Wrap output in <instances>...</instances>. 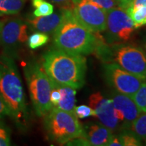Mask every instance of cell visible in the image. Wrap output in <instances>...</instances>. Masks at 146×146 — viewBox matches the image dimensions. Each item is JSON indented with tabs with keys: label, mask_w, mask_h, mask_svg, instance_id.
<instances>
[{
	"label": "cell",
	"mask_w": 146,
	"mask_h": 146,
	"mask_svg": "<svg viewBox=\"0 0 146 146\" xmlns=\"http://www.w3.org/2000/svg\"><path fill=\"white\" fill-rule=\"evenodd\" d=\"M43 70L53 83L81 89L85 83L87 60L82 55L54 47L43 55Z\"/></svg>",
	"instance_id": "1"
},
{
	"label": "cell",
	"mask_w": 146,
	"mask_h": 146,
	"mask_svg": "<svg viewBox=\"0 0 146 146\" xmlns=\"http://www.w3.org/2000/svg\"><path fill=\"white\" fill-rule=\"evenodd\" d=\"M0 97L8 108L10 116L23 128L29 122L25 91L14 58L0 56Z\"/></svg>",
	"instance_id": "2"
},
{
	"label": "cell",
	"mask_w": 146,
	"mask_h": 146,
	"mask_svg": "<svg viewBox=\"0 0 146 146\" xmlns=\"http://www.w3.org/2000/svg\"><path fill=\"white\" fill-rule=\"evenodd\" d=\"M101 39V36L78 23L70 9H67L64 19L53 34L56 48L82 56L96 52Z\"/></svg>",
	"instance_id": "3"
},
{
	"label": "cell",
	"mask_w": 146,
	"mask_h": 146,
	"mask_svg": "<svg viewBox=\"0 0 146 146\" xmlns=\"http://www.w3.org/2000/svg\"><path fill=\"white\" fill-rule=\"evenodd\" d=\"M24 73L36 114L39 117L45 116L53 108L50 101L51 80L35 62L27 63L24 66Z\"/></svg>",
	"instance_id": "4"
},
{
	"label": "cell",
	"mask_w": 146,
	"mask_h": 146,
	"mask_svg": "<svg viewBox=\"0 0 146 146\" xmlns=\"http://www.w3.org/2000/svg\"><path fill=\"white\" fill-rule=\"evenodd\" d=\"M45 116V129L51 141L67 144L74 139L83 137V127L74 113L53 107Z\"/></svg>",
	"instance_id": "5"
},
{
	"label": "cell",
	"mask_w": 146,
	"mask_h": 146,
	"mask_svg": "<svg viewBox=\"0 0 146 146\" xmlns=\"http://www.w3.org/2000/svg\"><path fill=\"white\" fill-rule=\"evenodd\" d=\"M28 25L20 18L0 20V45L3 54L16 58L20 48L28 40Z\"/></svg>",
	"instance_id": "6"
},
{
	"label": "cell",
	"mask_w": 146,
	"mask_h": 146,
	"mask_svg": "<svg viewBox=\"0 0 146 146\" xmlns=\"http://www.w3.org/2000/svg\"><path fill=\"white\" fill-rule=\"evenodd\" d=\"M135 27L125 9L118 6L107 11L106 41L110 45L123 44L131 39Z\"/></svg>",
	"instance_id": "7"
},
{
	"label": "cell",
	"mask_w": 146,
	"mask_h": 146,
	"mask_svg": "<svg viewBox=\"0 0 146 146\" xmlns=\"http://www.w3.org/2000/svg\"><path fill=\"white\" fill-rule=\"evenodd\" d=\"M111 58L127 72L146 80V52L131 45H113Z\"/></svg>",
	"instance_id": "8"
},
{
	"label": "cell",
	"mask_w": 146,
	"mask_h": 146,
	"mask_svg": "<svg viewBox=\"0 0 146 146\" xmlns=\"http://www.w3.org/2000/svg\"><path fill=\"white\" fill-rule=\"evenodd\" d=\"M72 12L78 23L91 32L106 31L107 12L91 0H80L74 5Z\"/></svg>",
	"instance_id": "9"
},
{
	"label": "cell",
	"mask_w": 146,
	"mask_h": 146,
	"mask_svg": "<svg viewBox=\"0 0 146 146\" xmlns=\"http://www.w3.org/2000/svg\"><path fill=\"white\" fill-rule=\"evenodd\" d=\"M106 81L120 94L133 98L146 80L124 70L115 62L106 63L104 66Z\"/></svg>",
	"instance_id": "10"
},
{
	"label": "cell",
	"mask_w": 146,
	"mask_h": 146,
	"mask_svg": "<svg viewBox=\"0 0 146 146\" xmlns=\"http://www.w3.org/2000/svg\"><path fill=\"white\" fill-rule=\"evenodd\" d=\"M112 100L120 130L131 129L135 120L141 114V110L133 98L127 95L116 93L112 95Z\"/></svg>",
	"instance_id": "11"
},
{
	"label": "cell",
	"mask_w": 146,
	"mask_h": 146,
	"mask_svg": "<svg viewBox=\"0 0 146 146\" xmlns=\"http://www.w3.org/2000/svg\"><path fill=\"white\" fill-rule=\"evenodd\" d=\"M89 104L94 110L100 123L111 131H116L119 128V121L115 113L112 100L107 99L100 92H97L89 97Z\"/></svg>",
	"instance_id": "12"
},
{
	"label": "cell",
	"mask_w": 146,
	"mask_h": 146,
	"mask_svg": "<svg viewBox=\"0 0 146 146\" xmlns=\"http://www.w3.org/2000/svg\"><path fill=\"white\" fill-rule=\"evenodd\" d=\"M66 10L65 8H60L58 12L55 13L53 12L50 15L29 18L27 20V22L35 31L53 35L64 19Z\"/></svg>",
	"instance_id": "13"
},
{
	"label": "cell",
	"mask_w": 146,
	"mask_h": 146,
	"mask_svg": "<svg viewBox=\"0 0 146 146\" xmlns=\"http://www.w3.org/2000/svg\"><path fill=\"white\" fill-rule=\"evenodd\" d=\"M112 136V131L100 123L90 124L83 128V137L89 145H108Z\"/></svg>",
	"instance_id": "14"
},
{
	"label": "cell",
	"mask_w": 146,
	"mask_h": 146,
	"mask_svg": "<svg viewBox=\"0 0 146 146\" xmlns=\"http://www.w3.org/2000/svg\"><path fill=\"white\" fill-rule=\"evenodd\" d=\"M61 94V99L58 104V108L69 112L74 113L76 89L68 86H63L54 83Z\"/></svg>",
	"instance_id": "15"
},
{
	"label": "cell",
	"mask_w": 146,
	"mask_h": 146,
	"mask_svg": "<svg viewBox=\"0 0 146 146\" xmlns=\"http://www.w3.org/2000/svg\"><path fill=\"white\" fill-rule=\"evenodd\" d=\"M27 0H0V16L18 14Z\"/></svg>",
	"instance_id": "16"
},
{
	"label": "cell",
	"mask_w": 146,
	"mask_h": 146,
	"mask_svg": "<svg viewBox=\"0 0 146 146\" xmlns=\"http://www.w3.org/2000/svg\"><path fill=\"white\" fill-rule=\"evenodd\" d=\"M135 29L146 25V6H129L125 9Z\"/></svg>",
	"instance_id": "17"
},
{
	"label": "cell",
	"mask_w": 146,
	"mask_h": 146,
	"mask_svg": "<svg viewBox=\"0 0 146 146\" xmlns=\"http://www.w3.org/2000/svg\"><path fill=\"white\" fill-rule=\"evenodd\" d=\"M118 135L123 146H139L142 145L141 139L131 129H123Z\"/></svg>",
	"instance_id": "18"
},
{
	"label": "cell",
	"mask_w": 146,
	"mask_h": 146,
	"mask_svg": "<svg viewBox=\"0 0 146 146\" xmlns=\"http://www.w3.org/2000/svg\"><path fill=\"white\" fill-rule=\"evenodd\" d=\"M33 5L35 10L33 15L36 17L50 15L54 12V6L45 0H32Z\"/></svg>",
	"instance_id": "19"
},
{
	"label": "cell",
	"mask_w": 146,
	"mask_h": 146,
	"mask_svg": "<svg viewBox=\"0 0 146 146\" xmlns=\"http://www.w3.org/2000/svg\"><path fill=\"white\" fill-rule=\"evenodd\" d=\"M131 129L146 143V112H141L133 123Z\"/></svg>",
	"instance_id": "20"
},
{
	"label": "cell",
	"mask_w": 146,
	"mask_h": 146,
	"mask_svg": "<svg viewBox=\"0 0 146 146\" xmlns=\"http://www.w3.org/2000/svg\"><path fill=\"white\" fill-rule=\"evenodd\" d=\"M49 41V36L43 33L37 32L32 34L28 38V45L30 48L35 50L46 44Z\"/></svg>",
	"instance_id": "21"
},
{
	"label": "cell",
	"mask_w": 146,
	"mask_h": 146,
	"mask_svg": "<svg viewBox=\"0 0 146 146\" xmlns=\"http://www.w3.org/2000/svg\"><path fill=\"white\" fill-rule=\"evenodd\" d=\"M132 98L141 112H146V81L142 83Z\"/></svg>",
	"instance_id": "22"
},
{
	"label": "cell",
	"mask_w": 146,
	"mask_h": 146,
	"mask_svg": "<svg viewBox=\"0 0 146 146\" xmlns=\"http://www.w3.org/2000/svg\"><path fill=\"white\" fill-rule=\"evenodd\" d=\"M74 114L79 118H85L89 116H96V113L94 110L86 105H80L75 107Z\"/></svg>",
	"instance_id": "23"
},
{
	"label": "cell",
	"mask_w": 146,
	"mask_h": 146,
	"mask_svg": "<svg viewBox=\"0 0 146 146\" xmlns=\"http://www.w3.org/2000/svg\"><path fill=\"white\" fill-rule=\"evenodd\" d=\"M98 5L100 8L107 11L119 6L117 0H91Z\"/></svg>",
	"instance_id": "24"
},
{
	"label": "cell",
	"mask_w": 146,
	"mask_h": 146,
	"mask_svg": "<svg viewBox=\"0 0 146 146\" xmlns=\"http://www.w3.org/2000/svg\"><path fill=\"white\" fill-rule=\"evenodd\" d=\"M10 145V133L5 126L0 123V146H8Z\"/></svg>",
	"instance_id": "25"
},
{
	"label": "cell",
	"mask_w": 146,
	"mask_h": 146,
	"mask_svg": "<svg viewBox=\"0 0 146 146\" xmlns=\"http://www.w3.org/2000/svg\"><path fill=\"white\" fill-rule=\"evenodd\" d=\"M51 82H52V91L50 94V101L53 107H56L61 99V94L55 84L52 81Z\"/></svg>",
	"instance_id": "26"
},
{
	"label": "cell",
	"mask_w": 146,
	"mask_h": 146,
	"mask_svg": "<svg viewBox=\"0 0 146 146\" xmlns=\"http://www.w3.org/2000/svg\"><path fill=\"white\" fill-rule=\"evenodd\" d=\"M49 1L59 5L60 8L70 9V10H72L73 8L72 0H49Z\"/></svg>",
	"instance_id": "27"
},
{
	"label": "cell",
	"mask_w": 146,
	"mask_h": 146,
	"mask_svg": "<svg viewBox=\"0 0 146 146\" xmlns=\"http://www.w3.org/2000/svg\"><path fill=\"white\" fill-rule=\"evenodd\" d=\"M5 116H10V112L8 108L0 97V119Z\"/></svg>",
	"instance_id": "28"
},
{
	"label": "cell",
	"mask_w": 146,
	"mask_h": 146,
	"mask_svg": "<svg viewBox=\"0 0 146 146\" xmlns=\"http://www.w3.org/2000/svg\"><path fill=\"white\" fill-rule=\"evenodd\" d=\"M110 146H123L118 135H113L110 141L109 142Z\"/></svg>",
	"instance_id": "29"
},
{
	"label": "cell",
	"mask_w": 146,
	"mask_h": 146,
	"mask_svg": "<svg viewBox=\"0 0 146 146\" xmlns=\"http://www.w3.org/2000/svg\"><path fill=\"white\" fill-rule=\"evenodd\" d=\"M119 6L124 8L125 10L126 8L130 5L134 0H117Z\"/></svg>",
	"instance_id": "30"
},
{
	"label": "cell",
	"mask_w": 146,
	"mask_h": 146,
	"mask_svg": "<svg viewBox=\"0 0 146 146\" xmlns=\"http://www.w3.org/2000/svg\"><path fill=\"white\" fill-rule=\"evenodd\" d=\"M141 5L146 6V0H134L129 6H141Z\"/></svg>",
	"instance_id": "31"
},
{
	"label": "cell",
	"mask_w": 146,
	"mask_h": 146,
	"mask_svg": "<svg viewBox=\"0 0 146 146\" xmlns=\"http://www.w3.org/2000/svg\"><path fill=\"white\" fill-rule=\"evenodd\" d=\"M145 52H146V43H145Z\"/></svg>",
	"instance_id": "32"
}]
</instances>
